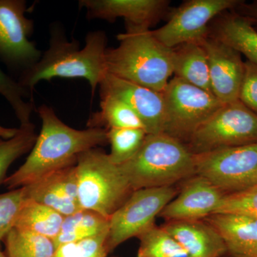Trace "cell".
<instances>
[{
	"instance_id": "cell-15",
	"label": "cell",
	"mask_w": 257,
	"mask_h": 257,
	"mask_svg": "<svg viewBox=\"0 0 257 257\" xmlns=\"http://www.w3.org/2000/svg\"><path fill=\"white\" fill-rule=\"evenodd\" d=\"M75 165L23 187L27 198L54 209L64 217L80 210Z\"/></svg>"
},
{
	"instance_id": "cell-1",
	"label": "cell",
	"mask_w": 257,
	"mask_h": 257,
	"mask_svg": "<svg viewBox=\"0 0 257 257\" xmlns=\"http://www.w3.org/2000/svg\"><path fill=\"white\" fill-rule=\"evenodd\" d=\"M42 128L23 165L8 176L3 185L9 190L25 187L53 172L75 165L79 157L91 149L104 146L106 130L71 127L45 104L38 108Z\"/></svg>"
},
{
	"instance_id": "cell-6",
	"label": "cell",
	"mask_w": 257,
	"mask_h": 257,
	"mask_svg": "<svg viewBox=\"0 0 257 257\" xmlns=\"http://www.w3.org/2000/svg\"><path fill=\"white\" fill-rule=\"evenodd\" d=\"M162 94L163 133L185 145L196 130L224 104L212 93L176 77L169 81Z\"/></svg>"
},
{
	"instance_id": "cell-24",
	"label": "cell",
	"mask_w": 257,
	"mask_h": 257,
	"mask_svg": "<svg viewBox=\"0 0 257 257\" xmlns=\"http://www.w3.org/2000/svg\"><path fill=\"white\" fill-rule=\"evenodd\" d=\"M7 257H55L53 239L24 230L12 229L3 241Z\"/></svg>"
},
{
	"instance_id": "cell-16",
	"label": "cell",
	"mask_w": 257,
	"mask_h": 257,
	"mask_svg": "<svg viewBox=\"0 0 257 257\" xmlns=\"http://www.w3.org/2000/svg\"><path fill=\"white\" fill-rule=\"evenodd\" d=\"M224 194L206 179L196 176L160 215L170 221H199L214 214Z\"/></svg>"
},
{
	"instance_id": "cell-35",
	"label": "cell",
	"mask_w": 257,
	"mask_h": 257,
	"mask_svg": "<svg viewBox=\"0 0 257 257\" xmlns=\"http://www.w3.org/2000/svg\"><path fill=\"white\" fill-rule=\"evenodd\" d=\"M255 185H257V168L252 174V175L251 176V177L248 179V180L247 181V182H246V185H245L244 188L243 189L248 188V187H252V186Z\"/></svg>"
},
{
	"instance_id": "cell-18",
	"label": "cell",
	"mask_w": 257,
	"mask_h": 257,
	"mask_svg": "<svg viewBox=\"0 0 257 257\" xmlns=\"http://www.w3.org/2000/svg\"><path fill=\"white\" fill-rule=\"evenodd\" d=\"M164 229L191 257H220L227 251L222 238L209 224L199 221H170Z\"/></svg>"
},
{
	"instance_id": "cell-27",
	"label": "cell",
	"mask_w": 257,
	"mask_h": 257,
	"mask_svg": "<svg viewBox=\"0 0 257 257\" xmlns=\"http://www.w3.org/2000/svg\"><path fill=\"white\" fill-rule=\"evenodd\" d=\"M139 239L138 257H191L164 227L153 226Z\"/></svg>"
},
{
	"instance_id": "cell-8",
	"label": "cell",
	"mask_w": 257,
	"mask_h": 257,
	"mask_svg": "<svg viewBox=\"0 0 257 257\" xmlns=\"http://www.w3.org/2000/svg\"><path fill=\"white\" fill-rule=\"evenodd\" d=\"M176 194L177 191L172 186L134 191L109 218L108 253L131 238L140 237L155 226L157 216Z\"/></svg>"
},
{
	"instance_id": "cell-14",
	"label": "cell",
	"mask_w": 257,
	"mask_h": 257,
	"mask_svg": "<svg viewBox=\"0 0 257 257\" xmlns=\"http://www.w3.org/2000/svg\"><path fill=\"white\" fill-rule=\"evenodd\" d=\"M99 94L119 98L143 121L148 135L163 133L165 104L162 93L106 74L101 81Z\"/></svg>"
},
{
	"instance_id": "cell-29",
	"label": "cell",
	"mask_w": 257,
	"mask_h": 257,
	"mask_svg": "<svg viewBox=\"0 0 257 257\" xmlns=\"http://www.w3.org/2000/svg\"><path fill=\"white\" fill-rule=\"evenodd\" d=\"M214 214H234L257 218V185L226 193Z\"/></svg>"
},
{
	"instance_id": "cell-5",
	"label": "cell",
	"mask_w": 257,
	"mask_h": 257,
	"mask_svg": "<svg viewBox=\"0 0 257 257\" xmlns=\"http://www.w3.org/2000/svg\"><path fill=\"white\" fill-rule=\"evenodd\" d=\"M75 169L81 209L109 219L133 192L119 166L99 147L82 153Z\"/></svg>"
},
{
	"instance_id": "cell-30",
	"label": "cell",
	"mask_w": 257,
	"mask_h": 257,
	"mask_svg": "<svg viewBox=\"0 0 257 257\" xmlns=\"http://www.w3.org/2000/svg\"><path fill=\"white\" fill-rule=\"evenodd\" d=\"M27 200L24 187L0 194V244L14 229L19 214Z\"/></svg>"
},
{
	"instance_id": "cell-3",
	"label": "cell",
	"mask_w": 257,
	"mask_h": 257,
	"mask_svg": "<svg viewBox=\"0 0 257 257\" xmlns=\"http://www.w3.org/2000/svg\"><path fill=\"white\" fill-rule=\"evenodd\" d=\"M117 40V47L106 49V74L163 92L173 74V50L152 30L125 32Z\"/></svg>"
},
{
	"instance_id": "cell-22",
	"label": "cell",
	"mask_w": 257,
	"mask_h": 257,
	"mask_svg": "<svg viewBox=\"0 0 257 257\" xmlns=\"http://www.w3.org/2000/svg\"><path fill=\"white\" fill-rule=\"evenodd\" d=\"M64 219L57 211L27 198L15 228L54 240L60 234Z\"/></svg>"
},
{
	"instance_id": "cell-34",
	"label": "cell",
	"mask_w": 257,
	"mask_h": 257,
	"mask_svg": "<svg viewBox=\"0 0 257 257\" xmlns=\"http://www.w3.org/2000/svg\"><path fill=\"white\" fill-rule=\"evenodd\" d=\"M19 128H7L0 125V140L13 138L18 133Z\"/></svg>"
},
{
	"instance_id": "cell-10",
	"label": "cell",
	"mask_w": 257,
	"mask_h": 257,
	"mask_svg": "<svg viewBox=\"0 0 257 257\" xmlns=\"http://www.w3.org/2000/svg\"><path fill=\"white\" fill-rule=\"evenodd\" d=\"M195 175L224 192L244 188L257 168V143L194 155Z\"/></svg>"
},
{
	"instance_id": "cell-9",
	"label": "cell",
	"mask_w": 257,
	"mask_h": 257,
	"mask_svg": "<svg viewBox=\"0 0 257 257\" xmlns=\"http://www.w3.org/2000/svg\"><path fill=\"white\" fill-rule=\"evenodd\" d=\"M241 0H188L170 15L162 28L152 30L154 36L170 49L190 42H201L209 36L211 20L234 10Z\"/></svg>"
},
{
	"instance_id": "cell-33",
	"label": "cell",
	"mask_w": 257,
	"mask_h": 257,
	"mask_svg": "<svg viewBox=\"0 0 257 257\" xmlns=\"http://www.w3.org/2000/svg\"><path fill=\"white\" fill-rule=\"evenodd\" d=\"M234 10L248 18L253 24V26L257 25V1H253L251 3H245V2L243 1Z\"/></svg>"
},
{
	"instance_id": "cell-23",
	"label": "cell",
	"mask_w": 257,
	"mask_h": 257,
	"mask_svg": "<svg viewBox=\"0 0 257 257\" xmlns=\"http://www.w3.org/2000/svg\"><path fill=\"white\" fill-rule=\"evenodd\" d=\"M109 219L94 211L80 209L64 217L60 234L54 239L56 247L92 237L109 229Z\"/></svg>"
},
{
	"instance_id": "cell-11",
	"label": "cell",
	"mask_w": 257,
	"mask_h": 257,
	"mask_svg": "<svg viewBox=\"0 0 257 257\" xmlns=\"http://www.w3.org/2000/svg\"><path fill=\"white\" fill-rule=\"evenodd\" d=\"M28 11L26 1L0 0V59L21 74L35 65L42 55L35 42L30 40L34 23L25 17Z\"/></svg>"
},
{
	"instance_id": "cell-26",
	"label": "cell",
	"mask_w": 257,
	"mask_h": 257,
	"mask_svg": "<svg viewBox=\"0 0 257 257\" xmlns=\"http://www.w3.org/2000/svg\"><path fill=\"white\" fill-rule=\"evenodd\" d=\"M148 134L143 128H111L106 131L110 145L109 159L120 166L131 160L138 153Z\"/></svg>"
},
{
	"instance_id": "cell-2",
	"label": "cell",
	"mask_w": 257,
	"mask_h": 257,
	"mask_svg": "<svg viewBox=\"0 0 257 257\" xmlns=\"http://www.w3.org/2000/svg\"><path fill=\"white\" fill-rule=\"evenodd\" d=\"M105 32H90L81 47L75 40L69 41L62 27L56 25L50 30V46L40 60L20 74L18 82L32 94L41 81L55 78L84 79L89 82L92 96L106 74Z\"/></svg>"
},
{
	"instance_id": "cell-19",
	"label": "cell",
	"mask_w": 257,
	"mask_h": 257,
	"mask_svg": "<svg viewBox=\"0 0 257 257\" xmlns=\"http://www.w3.org/2000/svg\"><path fill=\"white\" fill-rule=\"evenodd\" d=\"M209 35L257 64V30L246 17L236 12H225L219 15L212 28H209Z\"/></svg>"
},
{
	"instance_id": "cell-7",
	"label": "cell",
	"mask_w": 257,
	"mask_h": 257,
	"mask_svg": "<svg viewBox=\"0 0 257 257\" xmlns=\"http://www.w3.org/2000/svg\"><path fill=\"white\" fill-rule=\"evenodd\" d=\"M257 143V114L239 100L224 104L189 138L194 155Z\"/></svg>"
},
{
	"instance_id": "cell-36",
	"label": "cell",
	"mask_w": 257,
	"mask_h": 257,
	"mask_svg": "<svg viewBox=\"0 0 257 257\" xmlns=\"http://www.w3.org/2000/svg\"><path fill=\"white\" fill-rule=\"evenodd\" d=\"M0 257H7L6 254L0 250Z\"/></svg>"
},
{
	"instance_id": "cell-28",
	"label": "cell",
	"mask_w": 257,
	"mask_h": 257,
	"mask_svg": "<svg viewBox=\"0 0 257 257\" xmlns=\"http://www.w3.org/2000/svg\"><path fill=\"white\" fill-rule=\"evenodd\" d=\"M0 94H2L14 110L20 125L30 124L33 111V103L27 101L32 94L25 89L18 81L5 73L0 69Z\"/></svg>"
},
{
	"instance_id": "cell-31",
	"label": "cell",
	"mask_w": 257,
	"mask_h": 257,
	"mask_svg": "<svg viewBox=\"0 0 257 257\" xmlns=\"http://www.w3.org/2000/svg\"><path fill=\"white\" fill-rule=\"evenodd\" d=\"M108 234L109 229L92 237L61 245L55 257H106Z\"/></svg>"
},
{
	"instance_id": "cell-25",
	"label": "cell",
	"mask_w": 257,
	"mask_h": 257,
	"mask_svg": "<svg viewBox=\"0 0 257 257\" xmlns=\"http://www.w3.org/2000/svg\"><path fill=\"white\" fill-rule=\"evenodd\" d=\"M35 126L32 122L20 125L13 138L0 140V185L8 178L10 166L20 157L31 151L36 141Z\"/></svg>"
},
{
	"instance_id": "cell-20",
	"label": "cell",
	"mask_w": 257,
	"mask_h": 257,
	"mask_svg": "<svg viewBox=\"0 0 257 257\" xmlns=\"http://www.w3.org/2000/svg\"><path fill=\"white\" fill-rule=\"evenodd\" d=\"M172 50L175 77L212 93L207 53L202 43L183 44Z\"/></svg>"
},
{
	"instance_id": "cell-13",
	"label": "cell",
	"mask_w": 257,
	"mask_h": 257,
	"mask_svg": "<svg viewBox=\"0 0 257 257\" xmlns=\"http://www.w3.org/2000/svg\"><path fill=\"white\" fill-rule=\"evenodd\" d=\"M201 43L207 53L211 92L224 104L239 100L244 74L241 54L209 35Z\"/></svg>"
},
{
	"instance_id": "cell-17",
	"label": "cell",
	"mask_w": 257,
	"mask_h": 257,
	"mask_svg": "<svg viewBox=\"0 0 257 257\" xmlns=\"http://www.w3.org/2000/svg\"><path fill=\"white\" fill-rule=\"evenodd\" d=\"M208 224L219 233L234 257H257V218L234 214L208 216Z\"/></svg>"
},
{
	"instance_id": "cell-12",
	"label": "cell",
	"mask_w": 257,
	"mask_h": 257,
	"mask_svg": "<svg viewBox=\"0 0 257 257\" xmlns=\"http://www.w3.org/2000/svg\"><path fill=\"white\" fill-rule=\"evenodd\" d=\"M170 1L167 0H80L89 20L114 22L122 18L126 32L150 30L166 14Z\"/></svg>"
},
{
	"instance_id": "cell-21",
	"label": "cell",
	"mask_w": 257,
	"mask_h": 257,
	"mask_svg": "<svg viewBox=\"0 0 257 257\" xmlns=\"http://www.w3.org/2000/svg\"><path fill=\"white\" fill-rule=\"evenodd\" d=\"M100 98V109L89 116L87 127L104 128L106 131L124 128L145 130L138 115L124 101L109 94H102Z\"/></svg>"
},
{
	"instance_id": "cell-4",
	"label": "cell",
	"mask_w": 257,
	"mask_h": 257,
	"mask_svg": "<svg viewBox=\"0 0 257 257\" xmlns=\"http://www.w3.org/2000/svg\"><path fill=\"white\" fill-rule=\"evenodd\" d=\"M119 167L133 192L172 186L195 175L194 154L165 133L147 135L135 156Z\"/></svg>"
},
{
	"instance_id": "cell-32",
	"label": "cell",
	"mask_w": 257,
	"mask_h": 257,
	"mask_svg": "<svg viewBox=\"0 0 257 257\" xmlns=\"http://www.w3.org/2000/svg\"><path fill=\"white\" fill-rule=\"evenodd\" d=\"M239 100L257 114V64L247 60L244 62Z\"/></svg>"
}]
</instances>
